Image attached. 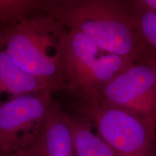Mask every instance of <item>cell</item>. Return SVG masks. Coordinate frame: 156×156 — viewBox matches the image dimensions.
Here are the masks:
<instances>
[{
	"instance_id": "cell-3",
	"label": "cell",
	"mask_w": 156,
	"mask_h": 156,
	"mask_svg": "<svg viewBox=\"0 0 156 156\" xmlns=\"http://www.w3.org/2000/svg\"><path fill=\"white\" fill-rule=\"evenodd\" d=\"M59 47L66 73V90L85 104L99 103L103 89L134 61L107 54L87 37L64 27Z\"/></svg>"
},
{
	"instance_id": "cell-8",
	"label": "cell",
	"mask_w": 156,
	"mask_h": 156,
	"mask_svg": "<svg viewBox=\"0 0 156 156\" xmlns=\"http://www.w3.org/2000/svg\"><path fill=\"white\" fill-rule=\"evenodd\" d=\"M44 89L51 88L23 69L0 48V106L17 96Z\"/></svg>"
},
{
	"instance_id": "cell-15",
	"label": "cell",
	"mask_w": 156,
	"mask_h": 156,
	"mask_svg": "<svg viewBox=\"0 0 156 156\" xmlns=\"http://www.w3.org/2000/svg\"><path fill=\"white\" fill-rule=\"evenodd\" d=\"M0 48H2V31L0 30Z\"/></svg>"
},
{
	"instance_id": "cell-2",
	"label": "cell",
	"mask_w": 156,
	"mask_h": 156,
	"mask_svg": "<svg viewBox=\"0 0 156 156\" xmlns=\"http://www.w3.org/2000/svg\"><path fill=\"white\" fill-rule=\"evenodd\" d=\"M37 12L3 30L2 49L54 92L65 90L66 73L59 47L64 26L43 11Z\"/></svg>"
},
{
	"instance_id": "cell-6",
	"label": "cell",
	"mask_w": 156,
	"mask_h": 156,
	"mask_svg": "<svg viewBox=\"0 0 156 156\" xmlns=\"http://www.w3.org/2000/svg\"><path fill=\"white\" fill-rule=\"evenodd\" d=\"M99 103L155 122L156 70L144 60L134 62L103 89Z\"/></svg>"
},
{
	"instance_id": "cell-13",
	"label": "cell",
	"mask_w": 156,
	"mask_h": 156,
	"mask_svg": "<svg viewBox=\"0 0 156 156\" xmlns=\"http://www.w3.org/2000/svg\"><path fill=\"white\" fill-rule=\"evenodd\" d=\"M11 156H41L35 141L30 145L16 152Z\"/></svg>"
},
{
	"instance_id": "cell-11",
	"label": "cell",
	"mask_w": 156,
	"mask_h": 156,
	"mask_svg": "<svg viewBox=\"0 0 156 156\" xmlns=\"http://www.w3.org/2000/svg\"><path fill=\"white\" fill-rule=\"evenodd\" d=\"M134 7L142 38L148 46L156 50V12Z\"/></svg>"
},
{
	"instance_id": "cell-9",
	"label": "cell",
	"mask_w": 156,
	"mask_h": 156,
	"mask_svg": "<svg viewBox=\"0 0 156 156\" xmlns=\"http://www.w3.org/2000/svg\"><path fill=\"white\" fill-rule=\"evenodd\" d=\"M70 128L75 156H116L110 147L93 132V126L86 118L66 113Z\"/></svg>"
},
{
	"instance_id": "cell-14",
	"label": "cell",
	"mask_w": 156,
	"mask_h": 156,
	"mask_svg": "<svg viewBox=\"0 0 156 156\" xmlns=\"http://www.w3.org/2000/svg\"><path fill=\"white\" fill-rule=\"evenodd\" d=\"M132 2L137 8L156 12V0H134Z\"/></svg>"
},
{
	"instance_id": "cell-4",
	"label": "cell",
	"mask_w": 156,
	"mask_h": 156,
	"mask_svg": "<svg viewBox=\"0 0 156 156\" xmlns=\"http://www.w3.org/2000/svg\"><path fill=\"white\" fill-rule=\"evenodd\" d=\"M75 109L91 123L116 156H156L153 121L101 103L77 102Z\"/></svg>"
},
{
	"instance_id": "cell-5",
	"label": "cell",
	"mask_w": 156,
	"mask_h": 156,
	"mask_svg": "<svg viewBox=\"0 0 156 156\" xmlns=\"http://www.w3.org/2000/svg\"><path fill=\"white\" fill-rule=\"evenodd\" d=\"M54 91L44 89L0 106V156H11L36 140Z\"/></svg>"
},
{
	"instance_id": "cell-1",
	"label": "cell",
	"mask_w": 156,
	"mask_h": 156,
	"mask_svg": "<svg viewBox=\"0 0 156 156\" xmlns=\"http://www.w3.org/2000/svg\"><path fill=\"white\" fill-rule=\"evenodd\" d=\"M42 11L68 30L87 37L107 54L141 59L147 44L140 33L132 1H45Z\"/></svg>"
},
{
	"instance_id": "cell-7",
	"label": "cell",
	"mask_w": 156,
	"mask_h": 156,
	"mask_svg": "<svg viewBox=\"0 0 156 156\" xmlns=\"http://www.w3.org/2000/svg\"><path fill=\"white\" fill-rule=\"evenodd\" d=\"M35 143L41 156H75L66 112L54 100L48 107Z\"/></svg>"
},
{
	"instance_id": "cell-10",
	"label": "cell",
	"mask_w": 156,
	"mask_h": 156,
	"mask_svg": "<svg viewBox=\"0 0 156 156\" xmlns=\"http://www.w3.org/2000/svg\"><path fill=\"white\" fill-rule=\"evenodd\" d=\"M41 0H0V30L18 24L37 12L42 11Z\"/></svg>"
},
{
	"instance_id": "cell-12",
	"label": "cell",
	"mask_w": 156,
	"mask_h": 156,
	"mask_svg": "<svg viewBox=\"0 0 156 156\" xmlns=\"http://www.w3.org/2000/svg\"><path fill=\"white\" fill-rule=\"evenodd\" d=\"M141 59L151 64L156 70V50L148 46L147 44H146Z\"/></svg>"
}]
</instances>
